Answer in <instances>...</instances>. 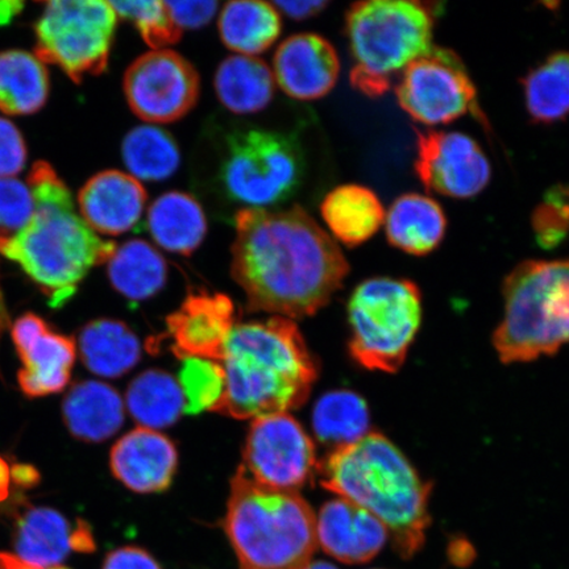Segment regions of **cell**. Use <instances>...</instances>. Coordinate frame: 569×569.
<instances>
[{
  "mask_svg": "<svg viewBox=\"0 0 569 569\" xmlns=\"http://www.w3.org/2000/svg\"><path fill=\"white\" fill-rule=\"evenodd\" d=\"M396 98L416 122L433 127L471 116L486 123L478 90L465 62L451 49L432 47L402 71Z\"/></svg>",
  "mask_w": 569,
  "mask_h": 569,
  "instance_id": "obj_11",
  "label": "cell"
},
{
  "mask_svg": "<svg viewBox=\"0 0 569 569\" xmlns=\"http://www.w3.org/2000/svg\"><path fill=\"white\" fill-rule=\"evenodd\" d=\"M317 472L325 489L359 505L386 526L401 558L421 551L431 523L432 486L386 436L368 432L333 448L317 465Z\"/></svg>",
  "mask_w": 569,
  "mask_h": 569,
  "instance_id": "obj_2",
  "label": "cell"
},
{
  "mask_svg": "<svg viewBox=\"0 0 569 569\" xmlns=\"http://www.w3.org/2000/svg\"><path fill=\"white\" fill-rule=\"evenodd\" d=\"M102 569H162L152 555L140 547L127 546L113 550L104 560Z\"/></svg>",
  "mask_w": 569,
  "mask_h": 569,
  "instance_id": "obj_41",
  "label": "cell"
},
{
  "mask_svg": "<svg viewBox=\"0 0 569 569\" xmlns=\"http://www.w3.org/2000/svg\"><path fill=\"white\" fill-rule=\"evenodd\" d=\"M305 569H338L336 566H332L330 563H326V561H315V563H311L306 567Z\"/></svg>",
  "mask_w": 569,
  "mask_h": 569,
  "instance_id": "obj_47",
  "label": "cell"
},
{
  "mask_svg": "<svg viewBox=\"0 0 569 569\" xmlns=\"http://www.w3.org/2000/svg\"><path fill=\"white\" fill-rule=\"evenodd\" d=\"M78 347L89 371L106 379L130 372L140 360L138 337L119 320H92L83 327Z\"/></svg>",
  "mask_w": 569,
  "mask_h": 569,
  "instance_id": "obj_28",
  "label": "cell"
},
{
  "mask_svg": "<svg viewBox=\"0 0 569 569\" xmlns=\"http://www.w3.org/2000/svg\"><path fill=\"white\" fill-rule=\"evenodd\" d=\"M21 9L20 3H2L0 4V24L4 21L12 19L13 13Z\"/></svg>",
  "mask_w": 569,
  "mask_h": 569,
  "instance_id": "obj_46",
  "label": "cell"
},
{
  "mask_svg": "<svg viewBox=\"0 0 569 569\" xmlns=\"http://www.w3.org/2000/svg\"><path fill=\"white\" fill-rule=\"evenodd\" d=\"M118 16L103 0H54L34 24L36 57L71 81L99 76L109 66Z\"/></svg>",
  "mask_w": 569,
  "mask_h": 569,
  "instance_id": "obj_9",
  "label": "cell"
},
{
  "mask_svg": "<svg viewBox=\"0 0 569 569\" xmlns=\"http://www.w3.org/2000/svg\"><path fill=\"white\" fill-rule=\"evenodd\" d=\"M432 6L415 0H368L347 11L353 66L352 88L369 98L386 96L410 63L432 46Z\"/></svg>",
  "mask_w": 569,
  "mask_h": 569,
  "instance_id": "obj_6",
  "label": "cell"
},
{
  "mask_svg": "<svg viewBox=\"0 0 569 569\" xmlns=\"http://www.w3.org/2000/svg\"><path fill=\"white\" fill-rule=\"evenodd\" d=\"M493 346L503 365L530 362L569 345V260L521 262L503 282Z\"/></svg>",
  "mask_w": 569,
  "mask_h": 569,
  "instance_id": "obj_7",
  "label": "cell"
},
{
  "mask_svg": "<svg viewBox=\"0 0 569 569\" xmlns=\"http://www.w3.org/2000/svg\"><path fill=\"white\" fill-rule=\"evenodd\" d=\"M184 408L188 415L212 411L222 400L226 390V373L218 361L184 359L180 373Z\"/></svg>",
  "mask_w": 569,
  "mask_h": 569,
  "instance_id": "obj_35",
  "label": "cell"
},
{
  "mask_svg": "<svg viewBox=\"0 0 569 569\" xmlns=\"http://www.w3.org/2000/svg\"><path fill=\"white\" fill-rule=\"evenodd\" d=\"M49 76L46 63L26 51L0 53V111L6 116H32L46 106Z\"/></svg>",
  "mask_w": 569,
  "mask_h": 569,
  "instance_id": "obj_30",
  "label": "cell"
},
{
  "mask_svg": "<svg viewBox=\"0 0 569 569\" xmlns=\"http://www.w3.org/2000/svg\"><path fill=\"white\" fill-rule=\"evenodd\" d=\"M170 17L181 30H198L209 24L218 11V2H166Z\"/></svg>",
  "mask_w": 569,
  "mask_h": 569,
  "instance_id": "obj_40",
  "label": "cell"
},
{
  "mask_svg": "<svg viewBox=\"0 0 569 569\" xmlns=\"http://www.w3.org/2000/svg\"><path fill=\"white\" fill-rule=\"evenodd\" d=\"M123 89L134 116L148 124H168L194 109L201 78L193 63L167 48L134 60L126 71Z\"/></svg>",
  "mask_w": 569,
  "mask_h": 569,
  "instance_id": "obj_12",
  "label": "cell"
},
{
  "mask_svg": "<svg viewBox=\"0 0 569 569\" xmlns=\"http://www.w3.org/2000/svg\"><path fill=\"white\" fill-rule=\"evenodd\" d=\"M320 213L333 238L353 248L379 232L387 211L373 190L361 184H343L326 196Z\"/></svg>",
  "mask_w": 569,
  "mask_h": 569,
  "instance_id": "obj_24",
  "label": "cell"
},
{
  "mask_svg": "<svg viewBox=\"0 0 569 569\" xmlns=\"http://www.w3.org/2000/svg\"><path fill=\"white\" fill-rule=\"evenodd\" d=\"M415 168L427 191L453 199L480 194L492 177L479 142L461 132H419Z\"/></svg>",
  "mask_w": 569,
  "mask_h": 569,
  "instance_id": "obj_14",
  "label": "cell"
},
{
  "mask_svg": "<svg viewBox=\"0 0 569 569\" xmlns=\"http://www.w3.org/2000/svg\"><path fill=\"white\" fill-rule=\"evenodd\" d=\"M167 323L177 358L222 362L234 329V305L229 296L198 290L168 317Z\"/></svg>",
  "mask_w": 569,
  "mask_h": 569,
  "instance_id": "obj_16",
  "label": "cell"
},
{
  "mask_svg": "<svg viewBox=\"0 0 569 569\" xmlns=\"http://www.w3.org/2000/svg\"><path fill=\"white\" fill-rule=\"evenodd\" d=\"M422 316V295L415 282L391 277L361 282L348 302L352 359L368 371H400Z\"/></svg>",
  "mask_w": 569,
  "mask_h": 569,
  "instance_id": "obj_8",
  "label": "cell"
},
{
  "mask_svg": "<svg viewBox=\"0 0 569 569\" xmlns=\"http://www.w3.org/2000/svg\"><path fill=\"white\" fill-rule=\"evenodd\" d=\"M11 333L21 361L18 381L27 397H47L68 387L77 356L74 339L52 330L33 312L17 319Z\"/></svg>",
  "mask_w": 569,
  "mask_h": 569,
  "instance_id": "obj_15",
  "label": "cell"
},
{
  "mask_svg": "<svg viewBox=\"0 0 569 569\" xmlns=\"http://www.w3.org/2000/svg\"><path fill=\"white\" fill-rule=\"evenodd\" d=\"M213 88L227 110L247 116L264 110L272 102L276 80L266 61L234 54L220 62Z\"/></svg>",
  "mask_w": 569,
  "mask_h": 569,
  "instance_id": "obj_26",
  "label": "cell"
},
{
  "mask_svg": "<svg viewBox=\"0 0 569 569\" xmlns=\"http://www.w3.org/2000/svg\"><path fill=\"white\" fill-rule=\"evenodd\" d=\"M117 16L131 20L142 40L152 51L167 49L181 40L183 31L177 27L161 0H137V2H110Z\"/></svg>",
  "mask_w": 569,
  "mask_h": 569,
  "instance_id": "obj_36",
  "label": "cell"
},
{
  "mask_svg": "<svg viewBox=\"0 0 569 569\" xmlns=\"http://www.w3.org/2000/svg\"><path fill=\"white\" fill-rule=\"evenodd\" d=\"M27 183L34 198L33 217L0 253L18 262L52 308H59L92 268L110 260L118 246L90 229L76 211L67 183L48 162H36Z\"/></svg>",
  "mask_w": 569,
  "mask_h": 569,
  "instance_id": "obj_4",
  "label": "cell"
},
{
  "mask_svg": "<svg viewBox=\"0 0 569 569\" xmlns=\"http://www.w3.org/2000/svg\"><path fill=\"white\" fill-rule=\"evenodd\" d=\"M226 390L213 409L234 419L282 415L301 408L318 379V368L295 320L234 326L222 362Z\"/></svg>",
  "mask_w": 569,
  "mask_h": 569,
  "instance_id": "obj_3",
  "label": "cell"
},
{
  "mask_svg": "<svg viewBox=\"0 0 569 569\" xmlns=\"http://www.w3.org/2000/svg\"><path fill=\"white\" fill-rule=\"evenodd\" d=\"M107 274L118 293L128 300L142 301L163 288L168 267L158 249L146 240L132 239L117 247L107 261Z\"/></svg>",
  "mask_w": 569,
  "mask_h": 569,
  "instance_id": "obj_29",
  "label": "cell"
},
{
  "mask_svg": "<svg viewBox=\"0 0 569 569\" xmlns=\"http://www.w3.org/2000/svg\"><path fill=\"white\" fill-rule=\"evenodd\" d=\"M383 226L390 246L408 254L425 256L442 243L447 218L436 199L411 193L396 199Z\"/></svg>",
  "mask_w": 569,
  "mask_h": 569,
  "instance_id": "obj_23",
  "label": "cell"
},
{
  "mask_svg": "<svg viewBox=\"0 0 569 569\" xmlns=\"http://www.w3.org/2000/svg\"><path fill=\"white\" fill-rule=\"evenodd\" d=\"M234 230L231 273L248 311L291 320L315 316L350 273L337 241L301 206L243 209Z\"/></svg>",
  "mask_w": 569,
  "mask_h": 569,
  "instance_id": "obj_1",
  "label": "cell"
},
{
  "mask_svg": "<svg viewBox=\"0 0 569 569\" xmlns=\"http://www.w3.org/2000/svg\"><path fill=\"white\" fill-rule=\"evenodd\" d=\"M540 246L551 248L560 243L569 231V190L551 191L533 218Z\"/></svg>",
  "mask_w": 569,
  "mask_h": 569,
  "instance_id": "obj_38",
  "label": "cell"
},
{
  "mask_svg": "<svg viewBox=\"0 0 569 569\" xmlns=\"http://www.w3.org/2000/svg\"><path fill=\"white\" fill-rule=\"evenodd\" d=\"M2 315H3V306H2V298H0V320L3 319Z\"/></svg>",
  "mask_w": 569,
  "mask_h": 569,
  "instance_id": "obj_48",
  "label": "cell"
},
{
  "mask_svg": "<svg viewBox=\"0 0 569 569\" xmlns=\"http://www.w3.org/2000/svg\"><path fill=\"white\" fill-rule=\"evenodd\" d=\"M340 61L330 41L317 33L290 36L277 48L273 74L284 94L316 101L336 88Z\"/></svg>",
  "mask_w": 569,
  "mask_h": 569,
  "instance_id": "obj_17",
  "label": "cell"
},
{
  "mask_svg": "<svg viewBox=\"0 0 569 569\" xmlns=\"http://www.w3.org/2000/svg\"><path fill=\"white\" fill-rule=\"evenodd\" d=\"M122 158L132 177L149 182L168 180L181 163L172 134L152 124L134 127L126 134Z\"/></svg>",
  "mask_w": 569,
  "mask_h": 569,
  "instance_id": "obj_33",
  "label": "cell"
},
{
  "mask_svg": "<svg viewBox=\"0 0 569 569\" xmlns=\"http://www.w3.org/2000/svg\"><path fill=\"white\" fill-rule=\"evenodd\" d=\"M523 96L533 122L552 124L569 117V52L552 53L530 70Z\"/></svg>",
  "mask_w": 569,
  "mask_h": 569,
  "instance_id": "obj_31",
  "label": "cell"
},
{
  "mask_svg": "<svg viewBox=\"0 0 569 569\" xmlns=\"http://www.w3.org/2000/svg\"><path fill=\"white\" fill-rule=\"evenodd\" d=\"M127 408L140 427L156 430L173 425L184 408L180 383L158 369L141 373L128 388Z\"/></svg>",
  "mask_w": 569,
  "mask_h": 569,
  "instance_id": "obj_32",
  "label": "cell"
},
{
  "mask_svg": "<svg viewBox=\"0 0 569 569\" xmlns=\"http://www.w3.org/2000/svg\"><path fill=\"white\" fill-rule=\"evenodd\" d=\"M0 569H68L63 567L40 568L26 563L17 555L0 552Z\"/></svg>",
  "mask_w": 569,
  "mask_h": 569,
  "instance_id": "obj_44",
  "label": "cell"
},
{
  "mask_svg": "<svg viewBox=\"0 0 569 569\" xmlns=\"http://www.w3.org/2000/svg\"><path fill=\"white\" fill-rule=\"evenodd\" d=\"M218 27L220 39L230 51L254 57L279 39L282 21L273 3L237 0L223 7Z\"/></svg>",
  "mask_w": 569,
  "mask_h": 569,
  "instance_id": "obj_27",
  "label": "cell"
},
{
  "mask_svg": "<svg viewBox=\"0 0 569 569\" xmlns=\"http://www.w3.org/2000/svg\"><path fill=\"white\" fill-rule=\"evenodd\" d=\"M312 427L325 445L336 448L351 445L368 433V405L351 390L330 391L319 398L312 412Z\"/></svg>",
  "mask_w": 569,
  "mask_h": 569,
  "instance_id": "obj_34",
  "label": "cell"
},
{
  "mask_svg": "<svg viewBox=\"0 0 569 569\" xmlns=\"http://www.w3.org/2000/svg\"><path fill=\"white\" fill-rule=\"evenodd\" d=\"M11 467L2 457H0V502H3L10 496L11 488Z\"/></svg>",
  "mask_w": 569,
  "mask_h": 569,
  "instance_id": "obj_45",
  "label": "cell"
},
{
  "mask_svg": "<svg viewBox=\"0 0 569 569\" xmlns=\"http://www.w3.org/2000/svg\"><path fill=\"white\" fill-rule=\"evenodd\" d=\"M148 230L168 252L190 256L203 243L208 219L193 196L182 191L162 194L148 210Z\"/></svg>",
  "mask_w": 569,
  "mask_h": 569,
  "instance_id": "obj_25",
  "label": "cell"
},
{
  "mask_svg": "<svg viewBox=\"0 0 569 569\" xmlns=\"http://www.w3.org/2000/svg\"><path fill=\"white\" fill-rule=\"evenodd\" d=\"M243 461L244 471L262 486L295 492L317 472L315 443L288 412L253 419Z\"/></svg>",
  "mask_w": 569,
  "mask_h": 569,
  "instance_id": "obj_13",
  "label": "cell"
},
{
  "mask_svg": "<svg viewBox=\"0 0 569 569\" xmlns=\"http://www.w3.org/2000/svg\"><path fill=\"white\" fill-rule=\"evenodd\" d=\"M62 415L71 436L82 442L101 443L122 427L124 403L109 383L80 381L68 391Z\"/></svg>",
  "mask_w": 569,
  "mask_h": 569,
  "instance_id": "obj_22",
  "label": "cell"
},
{
  "mask_svg": "<svg viewBox=\"0 0 569 569\" xmlns=\"http://www.w3.org/2000/svg\"><path fill=\"white\" fill-rule=\"evenodd\" d=\"M178 466L172 440L158 430L138 427L120 438L110 453L113 476L140 495L159 493L170 487Z\"/></svg>",
  "mask_w": 569,
  "mask_h": 569,
  "instance_id": "obj_19",
  "label": "cell"
},
{
  "mask_svg": "<svg viewBox=\"0 0 569 569\" xmlns=\"http://www.w3.org/2000/svg\"><path fill=\"white\" fill-rule=\"evenodd\" d=\"M11 480L19 487L31 488L40 481V473L32 466L17 465L11 467Z\"/></svg>",
  "mask_w": 569,
  "mask_h": 569,
  "instance_id": "obj_43",
  "label": "cell"
},
{
  "mask_svg": "<svg viewBox=\"0 0 569 569\" xmlns=\"http://www.w3.org/2000/svg\"><path fill=\"white\" fill-rule=\"evenodd\" d=\"M318 546L346 565H365L386 546L389 532L379 519L345 498L323 505L317 517Z\"/></svg>",
  "mask_w": 569,
  "mask_h": 569,
  "instance_id": "obj_21",
  "label": "cell"
},
{
  "mask_svg": "<svg viewBox=\"0 0 569 569\" xmlns=\"http://www.w3.org/2000/svg\"><path fill=\"white\" fill-rule=\"evenodd\" d=\"M34 213V198L27 181L0 178V249L26 229Z\"/></svg>",
  "mask_w": 569,
  "mask_h": 569,
  "instance_id": "obj_37",
  "label": "cell"
},
{
  "mask_svg": "<svg viewBox=\"0 0 569 569\" xmlns=\"http://www.w3.org/2000/svg\"><path fill=\"white\" fill-rule=\"evenodd\" d=\"M276 9L293 20H305L322 12L329 3L322 0H305V2H276Z\"/></svg>",
  "mask_w": 569,
  "mask_h": 569,
  "instance_id": "obj_42",
  "label": "cell"
},
{
  "mask_svg": "<svg viewBox=\"0 0 569 569\" xmlns=\"http://www.w3.org/2000/svg\"><path fill=\"white\" fill-rule=\"evenodd\" d=\"M301 147L273 131H238L227 139L220 181L232 201L264 209L287 201L302 181Z\"/></svg>",
  "mask_w": 569,
  "mask_h": 569,
  "instance_id": "obj_10",
  "label": "cell"
},
{
  "mask_svg": "<svg viewBox=\"0 0 569 569\" xmlns=\"http://www.w3.org/2000/svg\"><path fill=\"white\" fill-rule=\"evenodd\" d=\"M13 549L26 563L40 567H59L71 551L90 552L96 549L89 526H76L51 508H28L18 518L13 531Z\"/></svg>",
  "mask_w": 569,
  "mask_h": 569,
  "instance_id": "obj_20",
  "label": "cell"
},
{
  "mask_svg": "<svg viewBox=\"0 0 569 569\" xmlns=\"http://www.w3.org/2000/svg\"><path fill=\"white\" fill-rule=\"evenodd\" d=\"M27 146L23 134L9 119L0 117V178H13L24 169Z\"/></svg>",
  "mask_w": 569,
  "mask_h": 569,
  "instance_id": "obj_39",
  "label": "cell"
},
{
  "mask_svg": "<svg viewBox=\"0 0 569 569\" xmlns=\"http://www.w3.org/2000/svg\"><path fill=\"white\" fill-rule=\"evenodd\" d=\"M223 526L240 569H305L318 549L309 502L295 490L262 486L243 467L231 481Z\"/></svg>",
  "mask_w": 569,
  "mask_h": 569,
  "instance_id": "obj_5",
  "label": "cell"
},
{
  "mask_svg": "<svg viewBox=\"0 0 569 569\" xmlns=\"http://www.w3.org/2000/svg\"><path fill=\"white\" fill-rule=\"evenodd\" d=\"M148 194L130 173L103 170L91 177L78 194L80 216L92 231L119 237L140 222Z\"/></svg>",
  "mask_w": 569,
  "mask_h": 569,
  "instance_id": "obj_18",
  "label": "cell"
}]
</instances>
